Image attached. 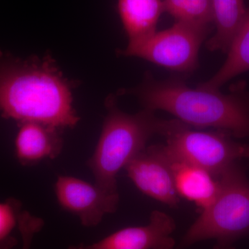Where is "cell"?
<instances>
[{"instance_id":"obj_1","label":"cell","mask_w":249,"mask_h":249,"mask_svg":"<svg viewBox=\"0 0 249 249\" xmlns=\"http://www.w3.org/2000/svg\"><path fill=\"white\" fill-rule=\"evenodd\" d=\"M76 86L50 55L21 58L0 49V119L73 128L80 119L73 107Z\"/></svg>"},{"instance_id":"obj_2","label":"cell","mask_w":249,"mask_h":249,"mask_svg":"<svg viewBox=\"0 0 249 249\" xmlns=\"http://www.w3.org/2000/svg\"><path fill=\"white\" fill-rule=\"evenodd\" d=\"M127 94L138 98L144 109L167 111L191 127H213L235 138L249 137V91L245 82L222 93L190 88L178 78L156 79L147 72L138 86L117 93Z\"/></svg>"},{"instance_id":"obj_3","label":"cell","mask_w":249,"mask_h":249,"mask_svg":"<svg viewBox=\"0 0 249 249\" xmlns=\"http://www.w3.org/2000/svg\"><path fill=\"white\" fill-rule=\"evenodd\" d=\"M107 114L101 136L88 165L95 182L107 189L118 191V173L139 152L146 147L154 136L166 137L181 121L164 120L155 111L143 109L134 114L119 109L117 100L111 94L106 99Z\"/></svg>"},{"instance_id":"obj_4","label":"cell","mask_w":249,"mask_h":249,"mask_svg":"<svg viewBox=\"0 0 249 249\" xmlns=\"http://www.w3.org/2000/svg\"><path fill=\"white\" fill-rule=\"evenodd\" d=\"M219 191L183 236L179 249L213 240V249H235L237 240L249 234V181L237 162L217 178Z\"/></svg>"},{"instance_id":"obj_5","label":"cell","mask_w":249,"mask_h":249,"mask_svg":"<svg viewBox=\"0 0 249 249\" xmlns=\"http://www.w3.org/2000/svg\"><path fill=\"white\" fill-rule=\"evenodd\" d=\"M211 31L176 22L169 29L146 38L128 42L117 54L144 59L173 71L189 73L197 68L199 49Z\"/></svg>"},{"instance_id":"obj_6","label":"cell","mask_w":249,"mask_h":249,"mask_svg":"<svg viewBox=\"0 0 249 249\" xmlns=\"http://www.w3.org/2000/svg\"><path fill=\"white\" fill-rule=\"evenodd\" d=\"M165 138V149L172 157L199 167L215 178L242 158L243 145L224 131L192 130L182 122Z\"/></svg>"},{"instance_id":"obj_7","label":"cell","mask_w":249,"mask_h":249,"mask_svg":"<svg viewBox=\"0 0 249 249\" xmlns=\"http://www.w3.org/2000/svg\"><path fill=\"white\" fill-rule=\"evenodd\" d=\"M54 191L60 207L77 216L86 227H96L106 214L116 212L119 206L118 191L75 177L59 176Z\"/></svg>"},{"instance_id":"obj_8","label":"cell","mask_w":249,"mask_h":249,"mask_svg":"<svg viewBox=\"0 0 249 249\" xmlns=\"http://www.w3.org/2000/svg\"><path fill=\"white\" fill-rule=\"evenodd\" d=\"M124 169L143 194L170 207H178L180 196L175 187L171 160L165 145L147 146Z\"/></svg>"},{"instance_id":"obj_9","label":"cell","mask_w":249,"mask_h":249,"mask_svg":"<svg viewBox=\"0 0 249 249\" xmlns=\"http://www.w3.org/2000/svg\"><path fill=\"white\" fill-rule=\"evenodd\" d=\"M175 229L173 217L154 211L147 225L124 228L94 243L72 245L68 249H174L176 244L172 235Z\"/></svg>"},{"instance_id":"obj_10","label":"cell","mask_w":249,"mask_h":249,"mask_svg":"<svg viewBox=\"0 0 249 249\" xmlns=\"http://www.w3.org/2000/svg\"><path fill=\"white\" fill-rule=\"evenodd\" d=\"M15 139V155L21 165L32 166L61 154L63 139L61 129L38 122L18 124Z\"/></svg>"},{"instance_id":"obj_11","label":"cell","mask_w":249,"mask_h":249,"mask_svg":"<svg viewBox=\"0 0 249 249\" xmlns=\"http://www.w3.org/2000/svg\"><path fill=\"white\" fill-rule=\"evenodd\" d=\"M168 155L171 160L178 196L193 201L202 210L207 209L217 196L219 183L217 178L199 167Z\"/></svg>"},{"instance_id":"obj_12","label":"cell","mask_w":249,"mask_h":249,"mask_svg":"<svg viewBox=\"0 0 249 249\" xmlns=\"http://www.w3.org/2000/svg\"><path fill=\"white\" fill-rule=\"evenodd\" d=\"M118 8L128 42L155 34L159 19L164 12L163 0H119Z\"/></svg>"},{"instance_id":"obj_13","label":"cell","mask_w":249,"mask_h":249,"mask_svg":"<svg viewBox=\"0 0 249 249\" xmlns=\"http://www.w3.org/2000/svg\"><path fill=\"white\" fill-rule=\"evenodd\" d=\"M227 58L213 76L200 83L197 88L206 90H219L229 80L249 71V8L229 50Z\"/></svg>"},{"instance_id":"obj_14","label":"cell","mask_w":249,"mask_h":249,"mask_svg":"<svg viewBox=\"0 0 249 249\" xmlns=\"http://www.w3.org/2000/svg\"><path fill=\"white\" fill-rule=\"evenodd\" d=\"M211 1L215 33L206 42V47L211 52L227 53L247 12L245 0Z\"/></svg>"},{"instance_id":"obj_15","label":"cell","mask_w":249,"mask_h":249,"mask_svg":"<svg viewBox=\"0 0 249 249\" xmlns=\"http://www.w3.org/2000/svg\"><path fill=\"white\" fill-rule=\"evenodd\" d=\"M163 11L176 22L186 23L205 29L214 25L211 0H163Z\"/></svg>"},{"instance_id":"obj_16","label":"cell","mask_w":249,"mask_h":249,"mask_svg":"<svg viewBox=\"0 0 249 249\" xmlns=\"http://www.w3.org/2000/svg\"><path fill=\"white\" fill-rule=\"evenodd\" d=\"M22 212V202L16 198L0 201V249H12L18 245L15 232Z\"/></svg>"},{"instance_id":"obj_17","label":"cell","mask_w":249,"mask_h":249,"mask_svg":"<svg viewBox=\"0 0 249 249\" xmlns=\"http://www.w3.org/2000/svg\"><path fill=\"white\" fill-rule=\"evenodd\" d=\"M45 222L42 218L31 214L29 211H23L19 217V232L22 238V249H31L34 236L42 230Z\"/></svg>"},{"instance_id":"obj_18","label":"cell","mask_w":249,"mask_h":249,"mask_svg":"<svg viewBox=\"0 0 249 249\" xmlns=\"http://www.w3.org/2000/svg\"><path fill=\"white\" fill-rule=\"evenodd\" d=\"M242 157L249 160V145H243Z\"/></svg>"}]
</instances>
